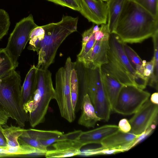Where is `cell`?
<instances>
[{
	"instance_id": "cell-34",
	"label": "cell",
	"mask_w": 158,
	"mask_h": 158,
	"mask_svg": "<svg viewBox=\"0 0 158 158\" xmlns=\"http://www.w3.org/2000/svg\"><path fill=\"white\" fill-rule=\"evenodd\" d=\"M94 24L89 29L85 30L82 34V48H83L89 38L94 32L97 31L99 27L98 25Z\"/></svg>"
},
{
	"instance_id": "cell-27",
	"label": "cell",
	"mask_w": 158,
	"mask_h": 158,
	"mask_svg": "<svg viewBox=\"0 0 158 158\" xmlns=\"http://www.w3.org/2000/svg\"><path fill=\"white\" fill-rule=\"evenodd\" d=\"M44 31L42 26L35 28L31 31L30 35L28 50L38 53L40 42L44 38Z\"/></svg>"
},
{
	"instance_id": "cell-30",
	"label": "cell",
	"mask_w": 158,
	"mask_h": 158,
	"mask_svg": "<svg viewBox=\"0 0 158 158\" xmlns=\"http://www.w3.org/2000/svg\"><path fill=\"white\" fill-rule=\"evenodd\" d=\"M138 4L153 16L158 17V0H129Z\"/></svg>"
},
{
	"instance_id": "cell-2",
	"label": "cell",
	"mask_w": 158,
	"mask_h": 158,
	"mask_svg": "<svg viewBox=\"0 0 158 158\" xmlns=\"http://www.w3.org/2000/svg\"><path fill=\"white\" fill-rule=\"evenodd\" d=\"M75 63L81 91L80 99L87 94L97 116L101 120L107 121L112 111L103 84L101 66L87 67L77 60Z\"/></svg>"
},
{
	"instance_id": "cell-12",
	"label": "cell",
	"mask_w": 158,
	"mask_h": 158,
	"mask_svg": "<svg viewBox=\"0 0 158 158\" xmlns=\"http://www.w3.org/2000/svg\"><path fill=\"white\" fill-rule=\"evenodd\" d=\"M110 34L96 40L90 52L81 62L87 67L101 66L107 63V53L110 48L109 39Z\"/></svg>"
},
{
	"instance_id": "cell-37",
	"label": "cell",
	"mask_w": 158,
	"mask_h": 158,
	"mask_svg": "<svg viewBox=\"0 0 158 158\" xmlns=\"http://www.w3.org/2000/svg\"><path fill=\"white\" fill-rule=\"evenodd\" d=\"M2 126L0 125V148L6 149L9 147L6 143L5 138L1 131Z\"/></svg>"
},
{
	"instance_id": "cell-8",
	"label": "cell",
	"mask_w": 158,
	"mask_h": 158,
	"mask_svg": "<svg viewBox=\"0 0 158 158\" xmlns=\"http://www.w3.org/2000/svg\"><path fill=\"white\" fill-rule=\"evenodd\" d=\"M150 94L136 86L124 85L121 89L112 111L124 115L134 114L149 99Z\"/></svg>"
},
{
	"instance_id": "cell-38",
	"label": "cell",
	"mask_w": 158,
	"mask_h": 158,
	"mask_svg": "<svg viewBox=\"0 0 158 158\" xmlns=\"http://www.w3.org/2000/svg\"><path fill=\"white\" fill-rule=\"evenodd\" d=\"M158 93L155 92L151 95L150 100L153 103L158 105Z\"/></svg>"
},
{
	"instance_id": "cell-1",
	"label": "cell",
	"mask_w": 158,
	"mask_h": 158,
	"mask_svg": "<svg viewBox=\"0 0 158 158\" xmlns=\"http://www.w3.org/2000/svg\"><path fill=\"white\" fill-rule=\"evenodd\" d=\"M158 29V17L136 3L127 0L114 33L124 43H141Z\"/></svg>"
},
{
	"instance_id": "cell-5",
	"label": "cell",
	"mask_w": 158,
	"mask_h": 158,
	"mask_svg": "<svg viewBox=\"0 0 158 158\" xmlns=\"http://www.w3.org/2000/svg\"><path fill=\"white\" fill-rule=\"evenodd\" d=\"M21 82L20 75L15 70L0 78V110L7 113L18 126L23 127L29 117L23 108Z\"/></svg>"
},
{
	"instance_id": "cell-35",
	"label": "cell",
	"mask_w": 158,
	"mask_h": 158,
	"mask_svg": "<svg viewBox=\"0 0 158 158\" xmlns=\"http://www.w3.org/2000/svg\"><path fill=\"white\" fill-rule=\"evenodd\" d=\"M118 127L119 130L124 132H129L131 129L129 120L126 118H123L119 121Z\"/></svg>"
},
{
	"instance_id": "cell-23",
	"label": "cell",
	"mask_w": 158,
	"mask_h": 158,
	"mask_svg": "<svg viewBox=\"0 0 158 158\" xmlns=\"http://www.w3.org/2000/svg\"><path fill=\"white\" fill-rule=\"evenodd\" d=\"M123 46L129 61L136 73L144 77L143 76L144 65L146 61L142 60L137 53L126 43H124Z\"/></svg>"
},
{
	"instance_id": "cell-13",
	"label": "cell",
	"mask_w": 158,
	"mask_h": 158,
	"mask_svg": "<svg viewBox=\"0 0 158 158\" xmlns=\"http://www.w3.org/2000/svg\"><path fill=\"white\" fill-rule=\"evenodd\" d=\"M140 135L124 132L118 130L104 138L100 144L104 148L123 152L135 145L136 141Z\"/></svg>"
},
{
	"instance_id": "cell-3",
	"label": "cell",
	"mask_w": 158,
	"mask_h": 158,
	"mask_svg": "<svg viewBox=\"0 0 158 158\" xmlns=\"http://www.w3.org/2000/svg\"><path fill=\"white\" fill-rule=\"evenodd\" d=\"M78 17L63 15L61 20L42 26L44 35L40 44L37 68L48 69L53 63L57 50L63 41L77 31Z\"/></svg>"
},
{
	"instance_id": "cell-17",
	"label": "cell",
	"mask_w": 158,
	"mask_h": 158,
	"mask_svg": "<svg viewBox=\"0 0 158 158\" xmlns=\"http://www.w3.org/2000/svg\"><path fill=\"white\" fill-rule=\"evenodd\" d=\"M81 110L78 124L87 128H94L96 123L101 120L97 115L91 100L87 94L84 95L80 100Z\"/></svg>"
},
{
	"instance_id": "cell-31",
	"label": "cell",
	"mask_w": 158,
	"mask_h": 158,
	"mask_svg": "<svg viewBox=\"0 0 158 158\" xmlns=\"http://www.w3.org/2000/svg\"><path fill=\"white\" fill-rule=\"evenodd\" d=\"M10 25L9 15L5 10L0 9V40L7 33Z\"/></svg>"
},
{
	"instance_id": "cell-10",
	"label": "cell",
	"mask_w": 158,
	"mask_h": 158,
	"mask_svg": "<svg viewBox=\"0 0 158 158\" xmlns=\"http://www.w3.org/2000/svg\"><path fill=\"white\" fill-rule=\"evenodd\" d=\"M107 56V63L101 66L102 72L111 76L123 85L135 86L134 77L116 58L110 48Z\"/></svg>"
},
{
	"instance_id": "cell-14",
	"label": "cell",
	"mask_w": 158,
	"mask_h": 158,
	"mask_svg": "<svg viewBox=\"0 0 158 158\" xmlns=\"http://www.w3.org/2000/svg\"><path fill=\"white\" fill-rule=\"evenodd\" d=\"M124 43L119 36L114 33L110 34L109 39L110 49L116 58L121 63L134 77L135 85L137 87L143 85L145 77L136 73L130 63L123 48Z\"/></svg>"
},
{
	"instance_id": "cell-7",
	"label": "cell",
	"mask_w": 158,
	"mask_h": 158,
	"mask_svg": "<svg viewBox=\"0 0 158 158\" xmlns=\"http://www.w3.org/2000/svg\"><path fill=\"white\" fill-rule=\"evenodd\" d=\"M38 26L30 14L16 23L10 34L5 48L16 68L19 65V58L29 40L31 31Z\"/></svg>"
},
{
	"instance_id": "cell-24",
	"label": "cell",
	"mask_w": 158,
	"mask_h": 158,
	"mask_svg": "<svg viewBox=\"0 0 158 158\" xmlns=\"http://www.w3.org/2000/svg\"><path fill=\"white\" fill-rule=\"evenodd\" d=\"M46 152L27 145H20L19 147H8L5 149L6 154L8 156L32 155L41 156H45Z\"/></svg>"
},
{
	"instance_id": "cell-29",
	"label": "cell",
	"mask_w": 158,
	"mask_h": 158,
	"mask_svg": "<svg viewBox=\"0 0 158 158\" xmlns=\"http://www.w3.org/2000/svg\"><path fill=\"white\" fill-rule=\"evenodd\" d=\"M154 47V62L153 77L151 81L153 85H158V29L156 30L152 36Z\"/></svg>"
},
{
	"instance_id": "cell-21",
	"label": "cell",
	"mask_w": 158,
	"mask_h": 158,
	"mask_svg": "<svg viewBox=\"0 0 158 158\" xmlns=\"http://www.w3.org/2000/svg\"><path fill=\"white\" fill-rule=\"evenodd\" d=\"M28 130L44 147L47 148L55 142L59 141L60 136L63 134L58 130H43L32 128Z\"/></svg>"
},
{
	"instance_id": "cell-25",
	"label": "cell",
	"mask_w": 158,
	"mask_h": 158,
	"mask_svg": "<svg viewBox=\"0 0 158 158\" xmlns=\"http://www.w3.org/2000/svg\"><path fill=\"white\" fill-rule=\"evenodd\" d=\"M75 63L74 62L71 71L70 85L71 103L74 110L76 111L79 90L78 80L77 72L75 68Z\"/></svg>"
},
{
	"instance_id": "cell-11",
	"label": "cell",
	"mask_w": 158,
	"mask_h": 158,
	"mask_svg": "<svg viewBox=\"0 0 158 158\" xmlns=\"http://www.w3.org/2000/svg\"><path fill=\"white\" fill-rule=\"evenodd\" d=\"M101 0H80V13L89 22L96 25L107 23L106 2Z\"/></svg>"
},
{
	"instance_id": "cell-15",
	"label": "cell",
	"mask_w": 158,
	"mask_h": 158,
	"mask_svg": "<svg viewBox=\"0 0 158 158\" xmlns=\"http://www.w3.org/2000/svg\"><path fill=\"white\" fill-rule=\"evenodd\" d=\"M52 145L53 149L47 150L45 155L47 158L78 156L81 148L84 146L78 140L58 141Z\"/></svg>"
},
{
	"instance_id": "cell-40",
	"label": "cell",
	"mask_w": 158,
	"mask_h": 158,
	"mask_svg": "<svg viewBox=\"0 0 158 158\" xmlns=\"http://www.w3.org/2000/svg\"><path fill=\"white\" fill-rule=\"evenodd\" d=\"M102 0V1H104V2H106L108 0Z\"/></svg>"
},
{
	"instance_id": "cell-9",
	"label": "cell",
	"mask_w": 158,
	"mask_h": 158,
	"mask_svg": "<svg viewBox=\"0 0 158 158\" xmlns=\"http://www.w3.org/2000/svg\"><path fill=\"white\" fill-rule=\"evenodd\" d=\"M134 114L129 120L131 127L129 132L140 135L151 131L157 123L158 105L148 99Z\"/></svg>"
},
{
	"instance_id": "cell-39",
	"label": "cell",
	"mask_w": 158,
	"mask_h": 158,
	"mask_svg": "<svg viewBox=\"0 0 158 158\" xmlns=\"http://www.w3.org/2000/svg\"><path fill=\"white\" fill-rule=\"evenodd\" d=\"M8 156L5 153V149L0 148V157Z\"/></svg>"
},
{
	"instance_id": "cell-4",
	"label": "cell",
	"mask_w": 158,
	"mask_h": 158,
	"mask_svg": "<svg viewBox=\"0 0 158 158\" xmlns=\"http://www.w3.org/2000/svg\"><path fill=\"white\" fill-rule=\"evenodd\" d=\"M54 95L52 73L48 69L38 68L35 91L31 100L23 106L32 127L44 122L50 102L54 99Z\"/></svg>"
},
{
	"instance_id": "cell-28",
	"label": "cell",
	"mask_w": 158,
	"mask_h": 158,
	"mask_svg": "<svg viewBox=\"0 0 158 158\" xmlns=\"http://www.w3.org/2000/svg\"><path fill=\"white\" fill-rule=\"evenodd\" d=\"M18 141L19 145H27L37 149L47 152V148L44 147L28 129H25L19 137Z\"/></svg>"
},
{
	"instance_id": "cell-33",
	"label": "cell",
	"mask_w": 158,
	"mask_h": 158,
	"mask_svg": "<svg viewBox=\"0 0 158 158\" xmlns=\"http://www.w3.org/2000/svg\"><path fill=\"white\" fill-rule=\"evenodd\" d=\"M111 149L106 148L102 147L97 148L88 149L83 150H81L78 156H89L95 155L111 154Z\"/></svg>"
},
{
	"instance_id": "cell-16",
	"label": "cell",
	"mask_w": 158,
	"mask_h": 158,
	"mask_svg": "<svg viewBox=\"0 0 158 158\" xmlns=\"http://www.w3.org/2000/svg\"><path fill=\"white\" fill-rule=\"evenodd\" d=\"M119 130L118 126L106 125L87 131L82 132L78 140L84 146L92 143H101L107 136Z\"/></svg>"
},
{
	"instance_id": "cell-22",
	"label": "cell",
	"mask_w": 158,
	"mask_h": 158,
	"mask_svg": "<svg viewBox=\"0 0 158 158\" xmlns=\"http://www.w3.org/2000/svg\"><path fill=\"white\" fill-rule=\"evenodd\" d=\"M25 129L19 126L10 125L1 127V131L9 147L19 146L18 139Z\"/></svg>"
},
{
	"instance_id": "cell-36",
	"label": "cell",
	"mask_w": 158,
	"mask_h": 158,
	"mask_svg": "<svg viewBox=\"0 0 158 158\" xmlns=\"http://www.w3.org/2000/svg\"><path fill=\"white\" fill-rule=\"evenodd\" d=\"M10 118L9 115L6 112L0 110V125L6 124Z\"/></svg>"
},
{
	"instance_id": "cell-18",
	"label": "cell",
	"mask_w": 158,
	"mask_h": 158,
	"mask_svg": "<svg viewBox=\"0 0 158 158\" xmlns=\"http://www.w3.org/2000/svg\"><path fill=\"white\" fill-rule=\"evenodd\" d=\"M127 0H108L107 24L110 34L114 33L118 22Z\"/></svg>"
},
{
	"instance_id": "cell-26",
	"label": "cell",
	"mask_w": 158,
	"mask_h": 158,
	"mask_svg": "<svg viewBox=\"0 0 158 158\" xmlns=\"http://www.w3.org/2000/svg\"><path fill=\"white\" fill-rule=\"evenodd\" d=\"M15 69L5 48H0V78L8 74Z\"/></svg>"
},
{
	"instance_id": "cell-20",
	"label": "cell",
	"mask_w": 158,
	"mask_h": 158,
	"mask_svg": "<svg viewBox=\"0 0 158 158\" xmlns=\"http://www.w3.org/2000/svg\"><path fill=\"white\" fill-rule=\"evenodd\" d=\"M102 74L104 88L112 111L120 90L124 85L111 76L102 72Z\"/></svg>"
},
{
	"instance_id": "cell-19",
	"label": "cell",
	"mask_w": 158,
	"mask_h": 158,
	"mask_svg": "<svg viewBox=\"0 0 158 158\" xmlns=\"http://www.w3.org/2000/svg\"><path fill=\"white\" fill-rule=\"evenodd\" d=\"M37 69L34 64L31 66L21 86V94L23 106L31 100L35 91Z\"/></svg>"
},
{
	"instance_id": "cell-32",
	"label": "cell",
	"mask_w": 158,
	"mask_h": 158,
	"mask_svg": "<svg viewBox=\"0 0 158 158\" xmlns=\"http://www.w3.org/2000/svg\"><path fill=\"white\" fill-rule=\"evenodd\" d=\"M56 4L79 11L80 0H46Z\"/></svg>"
},
{
	"instance_id": "cell-6",
	"label": "cell",
	"mask_w": 158,
	"mask_h": 158,
	"mask_svg": "<svg viewBox=\"0 0 158 158\" xmlns=\"http://www.w3.org/2000/svg\"><path fill=\"white\" fill-rule=\"evenodd\" d=\"M70 57L67 58L65 65L59 69L56 74L54 99L58 105L61 116L69 123L76 118V111L73 107L71 99L70 79L73 66Z\"/></svg>"
}]
</instances>
